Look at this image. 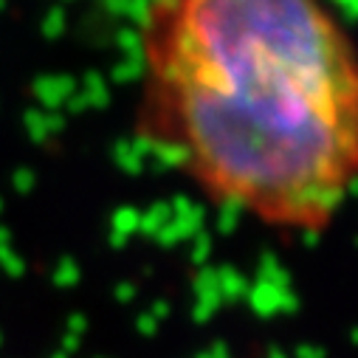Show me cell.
<instances>
[{"mask_svg":"<svg viewBox=\"0 0 358 358\" xmlns=\"http://www.w3.org/2000/svg\"><path fill=\"white\" fill-rule=\"evenodd\" d=\"M133 136L212 206L319 237L358 175V51L330 0H144Z\"/></svg>","mask_w":358,"mask_h":358,"instance_id":"6da1fadb","label":"cell"}]
</instances>
